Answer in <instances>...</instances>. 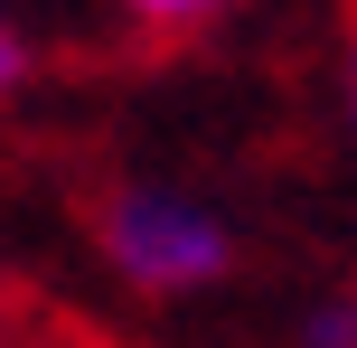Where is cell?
Returning <instances> with one entry per match:
<instances>
[{"instance_id": "5b68a950", "label": "cell", "mask_w": 357, "mask_h": 348, "mask_svg": "<svg viewBox=\"0 0 357 348\" xmlns=\"http://www.w3.org/2000/svg\"><path fill=\"white\" fill-rule=\"evenodd\" d=\"M348 113H357V47H348Z\"/></svg>"}, {"instance_id": "277c9868", "label": "cell", "mask_w": 357, "mask_h": 348, "mask_svg": "<svg viewBox=\"0 0 357 348\" xmlns=\"http://www.w3.org/2000/svg\"><path fill=\"white\" fill-rule=\"evenodd\" d=\"M19 85H29V38L0 19V94H19Z\"/></svg>"}, {"instance_id": "7a4b0ae2", "label": "cell", "mask_w": 357, "mask_h": 348, "mask_svg": "<svg viewBox=\"0 0 357 348\" xmlns=\"http://www.w3.org/2000/svg\"><path fill=\"white\" fill-rule=\"evenodd\" d=\"M301 348H357V292H329L320 311L301 320Z\"/></svg>"}, {"instance_id": "3957f363", "label": "cell", "mask_w": 357, "mask_h": 348, "mask_svg": "<svg viewBox=\"0 0 357 348\" xmlns=\"http://www.w3.org/2000/svg\"><path fill=\"white\" fill-rule=\"evenodd\" d=\"M132 19H151V29H178V19H207V10H226V0H123Z\"/></svg>"}, {"instance_id": "6da1fadb", "label": "cell", "mask_w": 357, "mask_h": 348, "mask_svg": "<svg viewBox=\"0 0 357 348\" xmlns=\"http://www.w3.org/2000/svg\"><path fill=\"white\" fill-rule=\"evenodd\" d=\"M104 264L132 292H207L235 273V226L188 188H113L104 198Z\"/></svg>"}]
</instances>
